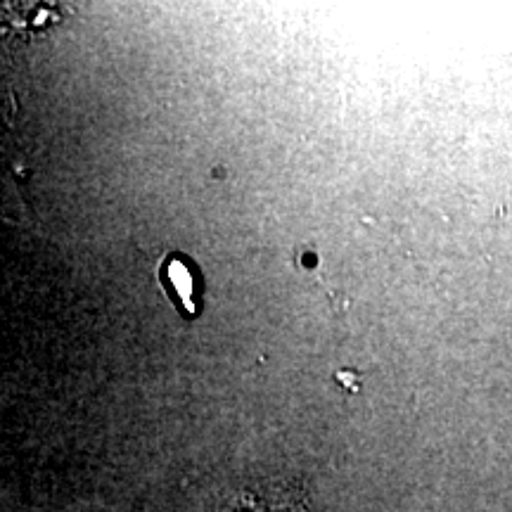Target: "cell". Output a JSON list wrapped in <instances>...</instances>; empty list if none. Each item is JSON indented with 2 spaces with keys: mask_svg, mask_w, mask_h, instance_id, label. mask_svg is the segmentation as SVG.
I'll return each mask as SVG.
<instances>
[{
  "mask_svg": "<svg viewBox=\"0 0 512 512\" xmlns=\"http://www.w3.org/2000/svg\"><path fill=\"white\" fill-rule=\"evenodd\" d=\"M164 280L169 292L174 294L178 306H183L185 311H195L192 304V290H195V278H192L188 264L183 259H169L164 266Z\"/></svg>",
  "mask_w": 512,
  "mask_h": 512,
  "instance_id": "6da1fadb",
  "label": "cell"
}]
</instances>
